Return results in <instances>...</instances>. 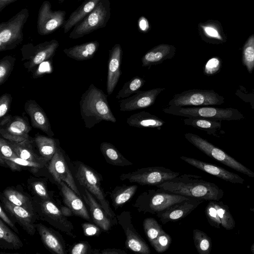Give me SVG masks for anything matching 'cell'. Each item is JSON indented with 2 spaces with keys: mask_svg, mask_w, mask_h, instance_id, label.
Listing matches in <instances>:
<instances>
[{
  "mask_svg": "<svg viewBox=\"0 0 254 254\" xmlns=\"http://www.w3.org/2000/svg\"><path fill=\"white\" fill-rule=\"evenodd\" d=\"M201 176L181 174L170 180L157 185L163 190L204 200L219 201L224 195V191L213 183L206 181Z\"/></svg>",
  "mask_w": 254,
  "mask_h": 254,
  "instance_id": "6da1fadb",
  "label": "cell"
},
{
  "mask_svg": "<svg viewBox=\"0 0 254 254\" xmlns=\"http://www.w3.org/2000/svg\"><path fill=\"white\" fill-rule=\"evenodd\" d=\"M79 106L81 116L87 128L102 121L117 122L110 107L107 95L93 84L82 94Z\"/></svg>",
  "mask_w": 254,
  "mask_h": 254,
  "instance_id": "7a4b0ae2",
  "label": "cell"
},
{
  "mask_svg": "<svg viewBox=\"0 0 254 254\" xmlns=\"http://www.w3.org/2000/svg\"><path fill=\"white\" fill-rule=\"evenodd\" d=\"M190 197L158 188L157 190H147L140 193L132 206L139 212L156 215L171 205Z\"/></svg>",
  "mask_w": 254,
  "mask_h": 254,
  "instance_id": "3957f363",
  "label": "cell"
},
{
  "mask_svg": "<svg viewBox=\"0 0 254 254\" xmlns=\"http://www.w3.org/2000/svg\"><path fill=\"white\" fill-rule=\"evenodd\" d=\"M163 111L175 116L205 118L219 121L240 120L244 118L241 112L232 108L224 109L207 106L184 107L169 106L163 109Z\"/></svg>",
  "mask_w": 254,
  "mask_h": 254,
  "instance_id": "277c9868",
  "label": "cell"
},
{
  "mask_svg": "<svg viewBox=\"0 0 254 254\" xmlns=\"http://www.w3.org/2000/svg\"><path fill=\"white\" fill-rule=\"evenodd\" d=\"M32 201L37 218L46 221L57 229L73 237L74 228L72 223L52 199H42L35 196L32 198Z\"/></svg>",
  "mask_w": 254,
  "mask_h": 254,
  "instance_id": "5b68a950",
  "label": "cell"
},
{
  "mask_svg": "<svg viewBox=\"0 0 254 254\" xmlns=\"http://www.w3.org/2000/svg\"><path fill=\"white\" fill-rule=\"evenodd\" d=\"M29 16L27 8H23L8 21L0 24V52L11 50L23 40V29Z\"/></svg>",
  "mask_w": 254,
  "mask_h": 254,
  "instance_id": "8992f818",
  "label": "cell"
},
{
  "mask_svg": "<svg viewBox=\"0 0 254 254\" xmlns=\"http://www.w3.org/2000/svg\"><path fill=\"white\" fill-rule=\"evenodd\" d=\"M110 16L109 0H101L95 8L74 27L69 38L77 39L105 27Z\"/></svg>",
  "mask_w": 254,
  "mask_h": 254,
  "instance_id": "52a82bcc",
  "label": "cell"
},
{
  "mask_svg": "<svg viewBox=\"0 0 254 254\" xmlns=\"http://www.w3.org/2000/svg\"><path fill=\"white\" fill-rule=\"evenodd\" d=\"M75 176L79 184L95 197L108 216L117 221V215L110 207L101 188L99 175L89 166L79 163L76 168Z\"/></svg>",
  "mask_w": 254,
  "mask_h": 254,
  "instance_id": "ba28073f",
  "label": "cell"
},
{
  "mask_svg": "<svg viewBox=\"0 0 254 254\" xmlns=\"http://www.w3.org/2000/svg\"><path fill=\"white\" fill-rule=\"evenodd\" d=\"M185 137L189 142L210 158L250 177L254 178V172L251 170L206 139L197 134L190 132L185 133Z\"/></svg>",
  "mask_w": 254,
  "mask_h": 254,
  "instance_id": "9c48e42d",
  "label": "cell"
},
{
  "mask_svg": "<svg viewBox=\"0 0 254 254\" xmlns=\"http://www.w3.org/2000/svg\"><path fill=\"white\" fill-rule=\"evenodd\" d=\"M181 174L162 166L148 167L120 176L121 181L136 183L140 185L155 186L172 180Z\"/></svg>",
  "mask_w": 254,
  "mask_h": 254,
  "instance_id": "30bf717a",
  "label": "cell"
},
{
  "mask_svg": "<svg viewBox=\"0 0 254 254\" xmlns=\"http://www.w3.org/2000/svg\"><path fill=\"white\" fill-rule=\"evenodd\" d=\"M224 102V97L213 90L193 89L175 94L169 102V105L200 107L219 105Z\"/></svg>",
  "mask_w": 254,
  "mask_h": 254,
  "instance_id": "8fae6325",
  "label": "cell"
},
{
  "mask_svg": "<svg viewBox=\"0 0 254 254\" xmlns=\"http://www.w3.org/2000/svg\"><path fill=\"white\" fill-rule=\"evenodd\" d=\"M59 46L56 39L34 45L32 43L23 45L20 49L24 67L28 71H32L36 66L52 58Z\"/></svg>",
  "mask_w": 254,
  "mask_h": 254,
  "instance_id": "7c38bea8",
  "label": "cell"
},
{
  "mask_svg": "<svg viewBox=\"0 0 254 254\" xmlns=\"http://www.w3.org/2000/svg\"><path fill=\"white\" fill-rule=\"evenodd\" d=\"M31 129L26 117L8 114L0 119V134L8 141L19 142L29 139Z\"/></svg>",
  "mask_w": 254,
  "mask_h": 254,
  "instance_id": "4fadbf2b",
  "label": "cell"
},
{
  "mask_svg": "<svg viewBox=\"0 0 254 254\" xmlns=\"http://www.w3.org/2000/svg\"><path fill=\"white\" fill-rule=\"evenodd\" d=\"M66 11L64 10H53L52 5L48 0L44 1L39 8L37 28L39 35H49L61 26L66 22Z\"/></svg>",
  "mask_w": 254,
  "mask_h": 254,
  "instance_id": "5bb4252c",
  "label": "cell"
},
{
  "mask_svg": "<svg viewBox=\"0 0 254 254\" xmlns=\"http://www.w3.org/2000/svg\"><path fill=\"white\" fill-rule=\"evenodd\" d=\"M116 218L118 224L124 230L126 237V248L136 253L150 254V248L132 223L130 211H124L117 215Z\"/></svg>",
  "mask_w": 254,
  "mask_h": 254,
  "instance_id": "9a60e30c",
  "label": "cell"
},
{
  "mask_svg": "<svg viewBox=\"0 0 254 254\" xmlns=\"http://www.w3.org/2000/svg\"><path fill=\"white\" fill-rule=\"evenodd\" d=\"M48 168L49 172L58 183L60 184L62 181L64 182L81 197L80 192L60 147H58L55 154L50 160Z\"/></svg>",
  "mask_w": 254,
  "mask_h": 254,
  "instance_id": "2e32d148",
  "label": "cell"
},
{
  "mask_svg": "<svg viewBox=\"0 0 254 254\" xmlns=\"http://www.w3.org/2000/svg\"><path fill=\"white\" fill-rule=\"evenodd\" d=\"M204 200L190 197L176 203L156 214L163 224L182 219L189 215Z\"/></svg>",
  "mask_w": 254,
  "mask_h": 254,
  "instance_id": "e0dca14e",
  "label": "cell"
},
{
  "mask_svg": "<svg viewBox=\"0 0 254 254\" xmlns=\"http://www.w3.org/2000/svg\"><path fill=\"white\" fill-rule=\"evenodd\" d=\"M164 88H156L146 91L139 90L136 93L120 101L121 111H131L143 109L152 106Z\"/></svg>",
  "mask_w": 254,
  "mask_h": 254,
  "instance_id": "ac0fdd59",
  "label": "cell"
},
{
  "mask_svg": "<svg viewBox=\"0 0 254 254\" xmlns=\"http://www.w3.org/2000/svg\"><path fill=\"white\" fill-rule=\"evenodd\" d=\"M1 204L3 208L13 218L19 225L30 236L34 235L36 232L35 220L36 215L19 206L16 205L9 201L2 194L0 195Z\"/></svg>",
  "mask_w": 254,
  "mask_h": 254,
  "instance_id": "d6986e66",
  "label": "cell"
},
{
  "mask_svg": "<svg viewBox=\"0 0 254 254\" xmlns=\"http://www.w3.org/2000/svg\"><path fill=\"white\" fill-rule=\"evenodd\" d=\"M180 159L189 164L210 175L233 184H243L244 179L238 175L222 167L195 158L181 156Z\"/></svg>",
  "mask_w": 254,
  "mask_h": 254,
  "instance_id": "ffe728a7",
  "label": "cell"
},
{
  "mask_svg": "<svg viewBox=\"0 0 254 254\" xmlns=\"http://www.w3.org/2000/svg\"><path fill=\"white\" fill-rule=\"evenodd\" d=\"M122 56L123 51L119 44H115L109 51L106 86L108 95L113 92L122 74Z\"/></svg>",
  "mask_w": 254,
  "mask_h": 254,
  "instance_id": "44dd1931",
  "label": "cell"
},
{
  "mask_svg": "<svg viewBox=\"0 0 254 254\" xmlns=\"http://www.w3.org/2000/svg\"><path fill=\"white\" fill-rule=\"evenodd\" d=\"M24 108L30 117L33 127L40 129L49 136L54 135L48 116L35 100L30 99L26 101Z\"/></svg>",
  "mask_w": 254,
  "mask_h": 254,
  "instance_id": "7402d4cb",
  "label": "cell"
},
{
  "mask_svg": "<svg viewBox=\"0 0 254 254\" xmlns=\"http://www.w3.org/2000/svg\"><path fill=\"white\" fill-rule=\"evenodd\" d=\"M83 197L88 206L94 223L105 232L110 230L114 220L108 216L95 197L85 188Z\"/></svg>",
  "mask_w": 254,
  "mask_h": 254,
  "instance_id": "603a6c76",
  "label": "cell"
},
{
  "mask_svg": "<svg viewBox=\"0 0 254 254\" xmlns=\"http://www.w3.org/2000/svg\"><path fill=\"white\" fill-rule=\"evenodd\" d=\"M35 226L43 244L47 249L58 254L66 253L64 241L58 232L41 223L35 224Z\"/></svg>",
  "mask_w": 254,
  "mask_h": 254,
  "instance_id": "cb8c5ba5",
  "label": "cell"
},
{
  "mask_svg": "<svg viewBox=\"0 0 254 254\" xmlns=\"http://www.w3.org/2000/svg\"><path fill=\"white\" fill-rule=\"evenodd\" d=\"M64 204L72 213L85 220L90 221L89 213L81 198L63 181L60 184Z\"/></svg>",
  "mask_w": 254,
  "mask_h": 254,
  "instance_id": "d4e9b609",
  "label": "cell"
},
{
  "mask_svg": "<svg viewBox=\"0 0 254 254\" xmlns=\"http://www.w3.org/2000/svg\"><path fill=\"white\" fill-rule=\"evenodd\" d=\"M176 52V47L167 44H161L148 51L141 58L143 67L150 66L172 59Z\"/></svg>",
  "mask_w": 254,
  "mask_h": 254,
  "instance_id": "484cf974",
  "label": "cell"
},
{
  "mask_svg": "<svg viewBox=\"0 0 254 254\" xmlns=\"http://www.w3.org/2000/svg\"><path fill=\"white\" fill-rule=\"evenodd\" d=\"M100 44L92 41L76 45L64 50V53L69 58L76 61H85L92 59L96 53Z\"/></svg>",
  "mask_w": 254,
  "mask_h": 254,
  "instance_id": "4316f807",
  "label": "cell"
},
{
  "mask_svg": "<svg viewBox=\"0 0 254 254\" xmlns=\"http://www.w3.org/2000/svg\"><path fill=\"white\" fill-rule=\"evenodd\" d=\"M127 123L138 128H156L160 129L165 122L157 116L145 111H141L131 115L127 119Z\"/></svg>",
  "mask_w": 254,
  "mask_h": 254,
  "instance_id": "83f0119b",
  "label": "cell"
},
{
  "mask_svg": "<svg viewBox=\"0 0 254 254\" xmlns=\"http://www.w3.org/2000/svg\"><path fill=\"white\" fill-rule=\"evenodd\" d=\"M101 0H85L82 4L73 11L63 26L64 33H67L84 19L97 5Z\"/></svg>",
  "mask_w": 254,
  "mask_h": 254,
  "instance_id": "f1b7e54d",
  "label": "cell"
},
{
  "mask_svg": "<svg viewBox=\"0 0 254 254\" xmlns=\"http://www.w3.org/2000/svg\"><path fill=\"white\" fill-rule=\"evenodd\" d=\"M138 186L122 185L116 186L110 193L112 205L115 210L122 207L135 194Z\"/></svg>",
  "mask_w": 254,
  "mask_h": 254,
  "instance_id": "f546056e",
  "label": "cell"
},
{
  "mask_svg": "<svg viewBox=\"0 0 254 254\" xmlns=\"http://www.w3.org/2000/svg\"><path fill=\"white\" fill-rule=\"evenodd\" d=\"M9 141L12 149L19 157L44 165L47 162L44 158L41 156H39L34 152L32 141L29 138L19 142Z\"/></svg>",
  "mask_w": 254,
  "mask_h": 254,
  "instance_id": "4dcf8cb0",
  "label": "cell"
},
{
  "mask_svg": "<svg viewBox=\"0 0 254 254\" xmlns=\"http://www.w3.org/2000/svg\"><path fill=\"white\" fill-rule=\"evenodd\" d=\"M198 30L201 38L207 42H225L226 40L220 26L216 21L209 20L200 23Z\"/></svg>",
  "mask_w": 254,
  "mask_h": 254,
  "instance_id": "1f68e13d",
  "label": "cell"
},
{
  "mask_svg": "<svg viewBox=\"0 0 254 254\" xmlns=\"http://www.w3.org/2000/svg\"><path fill=\"white\" fill-rule=\"evenodd\" d=\"M100 148L106 161L110 164L120 167L133 165L111 143L103 142L101 143Z\"/></svg>",
  "mask_w": 254,
  "mask_h": 254,
  "instance_id": "d6a6232c",
  "label": "cell"
},
{
  "mask_svg": "<svg viewBox=\"0 0 254 254\" xmlns=\"http://www.w3.org/2000/svg\"><path fill=\"white\" fill-rule=\"evenodd\" d=\"M56 140L51 136L39 134H36L33 138L40 155L47 162L52 158L57 150Z\"/></svg>",
  "mask_w": 254,
  "mask_h": 254,
  "instance_id": "836d02e7",
  "label": "cell"
},
{
  "mask_svg": "<svg viewBox=\"0 0 254 254\" xmlns=\"http://www.w3.org/2000/svg\"><path fill=\"white\" fill-rule=\"evenodd\" d=\"M184 123L187 126H192L215 136L222 125L221 121L201 118H187L184 120Z\"/></svg>",
  "mask_w": 254,
  "mask_h": 254,
  "instance_id": "e575fe53",
  "label": "cell"
},
{
  "mask_svg": "<svg viewBox=\"0 0 254 254\" xmlns=\"http://www.w3.org/2000/svg\"><path fill=\"white\" fill-rule=\"evenodd\" d=\"M1 194L11 203L21 206L31 212L35 213L32 198H30L11 188L5 189Z\"/></svg>",
  "mask_w": 254,
  "mask_h": 254,
  "instance_id": "d590c367",
  "label": "cell"
},
{
  "mask_svg": "<svg viewBox=\"0 0 254 254\" xmlns=\"http://www.w3.org/2000/svg\"><path fill=\"white\" fill-rule=\"evenodd\" d=\"M0 242L2 248L10 249H19L23 244L12 231H11L2 221L0 220Z\"/></svg>",
  "mask_w": 254,
  "mask_h": 254,
  "instance_id": "8d00e7d4",
  "label": "cell"
},
{
  "mask_svg": "<svg viewBox=\"0 0 254 254\" xmlns=\"http://www.w3.org/2000/svg\"><path fill=\"white\" fill-rule=\"evenodd\" d=\"M192 238L195 249L199 254H209L212 243L211 238L203 231L195 229L193 230Z\"/></svg>",
  "mask_w": 254,
  "mask_h": 254,
  "instance_id": "74e56055",
  "label": "cell"
},
{
  "mask_svg": "<svg viewBox=\"0 0 254 254\" xmlns=\"http://www.w3.org/2000/svg\"><path fill=\"white\" fill-rule=\"evenodd\" d=\"M145 83L142 77L135 76L126 82L116 96L118 99H125L139 91Z\"/></svg>",
  "mask_w": 254,
  "mask_h": 254,
  "instance_id": "f35d334b",
  "label": "cell"
},
{
  "mask_svg": "<svg viewBox=\"0 0 254 254\" xmlns=\"http://www.w3.org/2000/svg\"><path fill=\"white\" fill-rule=\"evenodd\" d=\"M215 205L221 220V226L227 230L233 229L235 227V221L228 206L220 200L215 201Z\"/></svg>",
  "mask_w": 254,
  "mask_h": 254,
  "instance_id": "ab89813d",
  "label": "cell"
},
{
  "mask_svg": "<svg viewBox=\"0 0 254 254\" xmlns=\"http://www.w3.org/2000/svg\"><path fill=\"white\" fill-rule=\"evenodd\" d=\"M242 61L250 73L254 69V34L246 42L243 48Z\"/></svg>",
  "mask_w": 254,
  "mask_h": 254,
  "instance_id": "60d3db41",
  "label": "cell"
},
{
  "mask_svg": "<svg viewBox=\"0 0 254 254\" xmlns=\"http://www.w3.org/2000/svg\"><path fill=\"white\" fill-rule=\"evenodd\" d=\"M144 232L149 242L151 243L163 231L162 226L153 218H145L143 221Z\"/></svg>",
  "mask_w": 254,
  "mask_h": 254,
  "instance_id": "b9f144b4",
  "label": "cell"
},
{
  "mask_svg": "<svg viewBox=\"0 0 254 254\" xmlns=\"http://www.w3.org/2000/svg\"><path fill=\"white\" fill-rule=\"evenodd\" d=\"M16 58L11 56H6L0 60V85L7 80L13 69Z\"/></svg>",
  "mask_w": 254,
  "mask_h": 254,
  "instance_id": "7bdbcfd3",
  "label": "cell"
},
{
  "mask_svg": "<svg viewBox=\"0 0 254 254\" xmlns=\"http://www.w3.org/2000/svg\"><path fill=\"white\" fill-rule=\"evenodd\" d=\"M171 242V236L163 230L155 240L150 243V244L157 252L161 253L168 249Z\"/></svg>",
  "mask_w": 254,
  "mask_h": 254,
  "instance_id": "ee69618b",
  "label": "cell"
},
{
  "mask_svg": "<svg viewBox=\"0 0 254 254\" xmlns=\"http://www.w3.org/2000/svg\"><path fill=\"white\" fill-rule=\"evenodd\" d=\"M205 214L208 223L211 226L218 229L220 228L221 220L215 207L214 200L209 201L205 207Z\"/></svg>",
  "mask_w": 254,
  "mask_h": 254,
  "instance_id": "f6af8a7d",
  "label": "cell"
},
{
  "mask_svg": "<svg viewBox=\"0 0 254 254\" xmlns=\"http://www.w3.org/2000/svg\"><path fill=\"white\" fill-rule=\"evenodd\" d=\"M221 61L218 57H212L205 64L203 73L206 75H212L217 73L220 70L221 66Z\"/></svg>",
  "mask_w": 254,
  "mask_h": 254,
  "instance_id": "bcb514c9",
  "label": "cell"
},
{
  "mask_svg": "<svg viewBox=\"0 0 254 254\" xmlns=\"http://www.w3.org/2000/svg\"><path fill=\"white\" fill-rule=\"evenodd\" d=\"M31 188L35 195L42 199H51L45 184L40 181L33 182L31 184Z\"/></svg>",
  "mask_w": 254,
  "mask_h": 254,
  "instance_id": "7dc6e473",
  "label": "cell"
},
{
  "mask_svg": "<svg viewBox=\"0 0 254 254\" xmlns=\"http://www.w3.org/2000/svg\"><path fill=\"white\" fill-rule=\"evenodd\" d=\"M0 156L1 157L6 158L18 157L12 149L9 141L3 137H0Z\"/></svg>",
  "mask_w": 254,
  "mask_h": 254,
  "instance_id": "c3c4849f",
  "label": "cell"
},
{
  "mask_svg": "<svg viewBox=\"0 0 254 254\" xmlns=\"http://www.w3.org/2000/svg\"><path fill=\"white\" fill-rule=\"evenodd\" d=\"M12 98L9 93L3 94L0 97V119L8 115Z\"/></svg>",
  "mask_w": 254,
  "mask_h": 254,
  "instance_id": "681fc988",
  "label": "cell"
},
{
  "mask_svg": "<svg viewBox=\"0 0 254 254\" xmlns=\"http://www.w3.org/2000/svg\"><path fill=\"white\" fill-rule=\"evenodd\" d=\"M7 159H8L12 161L14 163L20 165L21 167H28L34 168L36 169H41V168L43 167L45 165L44 164H41L40 163L30 161H28L27 160L22 159V158L19 157L18 156L16 157L7 158Z\"/></svg>",
  "mask_w": 254,
  "mask_h": 254,
  "instance_id": "f907efd6",
  "label": "cell"
},
{
  "mask_svg": "<svg viewBox=\"0 0 254 254\" xmlns=\"http://www.w3.org/2000/svg\"><path fill=\"white\" fill-rule=\"evenodd\" d=\"M91 248L87 242L78 243L73 246L70 251L71 254H87L92 253Z\"/></svg>",
  "mask_w": 254,
  "mask_h": 254,
  "instance_id": "816d5d0a",
  "label": "cell"
},
{
  "mask_svg": "<svg viewBox=\"0 0 254 254\" xmlns=\"http://www.w3.org/2000/svg\"><path fill=\"white\" fill-rule=\"evenodd\" d=\"M84 235L87 236H97L100 234V227L90 223H84L82 225Z\"/></svg>",
  "mask_w": 254,
  "mask_h": 254,
  "instance_id": "f5cc1de1",
  "label": "cell"
},
{
  "mask_svg": "<svg viewBox=\"0 0 254 254\" xmlns=\"http://www.w3.org/2000/svg\"><path fill=\"white\" fill-rule=\"evenodd\" d=\"M0 217L8 226H9L14 231L18 233V230L17 228L15 226L13 223L11 221L9 218L8 217L7 214L3 209V207L0 205Z\"/></svg>",
  "mask_w": 254,
  "mask_h": 254,
  "instance_id": "db71d44e",
  "label": "cell"
},
{
  "mask_svg": "<svg viewBox=\"0 0 254 254\" xmlns=\"http://www.w3.org/2000/svg\"><path fill=\"white\" fill-rule=\"evenodd\" d=\"M102 254H127L126 251L117 249H107L100 252Z\"/></svg>",
  "mask_w": 254,
  "mask_h": 254,
  "instance_id": "11a10c76",
  "label": "cell"
},
{
  "mask_svg": "<svg viewBox=\"0 0 254 254\" xmlns=\"http://www.w3.org/2000/svg\"><path fill=\"white\" fill-rule=\"evenodd\" d=\"M139 27L140 30L145 32L149 28V24L147 20L143 17H140L139 23Z\"/></svg>",
  "mask_w": 254,
  "mask_h": 254,
  "instance_id": "9f6ffc18",
  "label": "cell"
},
{
  "mask_svg": "<svg viewBox=\"0 0 254 254\" xmlns=\"http://www.w3.org/2000/svg\"><path fill=\"white\" fill-rule=\"evenodd\" d=\"M17 0H0V12L8 5L13 3Z\"/></svg>",
  "mask_w": 254,
  "mask_h": 254,
  "instance_id": "6f0895ef",
  "label": "cell"
},
{
  "mask_svg": "<svg viewBox=\"0 0 254 254\" xmlns=\"http://www.w3.org/2000/svg\"><path fill=\"white\" fill-rule=\"evenodd\" d=\"M61 210L63 214L66 217L71 216L72 213H73L71 210L67 206L62 207H61Z\"/></svg>",
  "mask_w": 254,
  "mask_h": 254,
  "instance_id": "680465c9",
  "label": "cell"
},
{
  "mask_svg": "<svg viewBox=\"0 0 254 254\" xmlns=\"http://www.w3.org/2000/svg\"><path fill=\"white\" fill-rule=\"evenodd\" d=\"M251 251L252 253L254 254V242L253 243L251 247Z\"/></svg>",
  "mask_w": 254,
  "mask_h": 254,
  "instance_id": "91938a15",
  "label": "cell"
},
{
  "mask_svg": "<svg viewBox=\"0 0 254 254\" xmlns=\"http://www.w3.org/2000/svg\"><path fill=\"white\" fill-rule=\"evenodd\" d=\"M60 3H63L65 0H58Z\"/></svg>",
  "mask_w": 254,
  "mask_h": 254,
  "instance_id": "94428289",
  "label": "cell"
},
{
  "mask_svg": "<svg viewBox=\"0 0 254 254\" xmlns=\"http://www.w3.org/2000/svg\"><path fill=\"white\" fill-rule=\"evenodd\" d=\"M250 210L254 213V208H251Z\"/></svg>",
  "mask_w": 254,
  "mask_h": 254,
  "instance_id": "6125c7cd",
  "label": "cell"
},
{
  "mask_svg": "<svg viewBox=\"0 0 254 254\" xmlns=\"http://www.w3.org/2000/svg\"><path fill=\"white\" fill-rule=\"evenodd\" d=\"M81 0H78V1H81Z\"/></svg>",
  "mask_w": 254,
  "mask_h": 254,
  "instance_id": "be15d7a7",
  "label": "cell"
}]
</instances>
